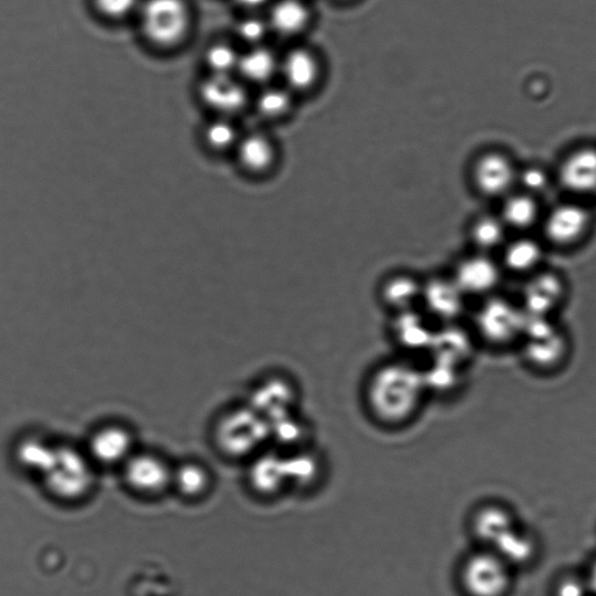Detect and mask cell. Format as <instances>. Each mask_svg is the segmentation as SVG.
Returning <instances> with one entry per match:
<instances>
[{
  "mask_svg": "<svg viewBox=\"0 0 596 596\" xmlns=\"http://www.w3.org/2000/svg\"><path fill=\"white\" fill-rule=\"evenodd\" d=\"M430 394L424 372L406 361H390L368 376L364 406L368 416L387 429H399L413 422Z\"/></svg>",
  "mask_w": 596,
  "mask_h": 596,
  "instance_id": "cell-1",
  "label": "cell"
},
{
  "mask_svg": "<svg viewBox=\"0 0 596 596\" xmlns=\"http://www.w3.org/2000/svg\"><path fill=\"white\" fill-rule=\"evenodd\" d=\"M214 441L225 457L250 461L272 442L271 424L247 403L218 418Z\"/></svg>",
  "mask_w": 596,
  "mask_h": 596,
  "instance_id": "cell-2",
  "label": "cell"
},
{
  "mask_svg": "<svg viewBox=\"0 0 596 596\" xmlns=\"http://www.w3.org/2000/svg\"><path fill=\"white\" fill-rule=\"evenodd\" d=\"M40 478L47 493L63 502L87 498L95 486L92 460L88 454L68 445H55L53 456Z\"/></svg>",
  "mask_w": 596,
  "mask_h": 596,
  "instance_id": "cell-3",
  "label": "cell"
},
{
  "mask_svg": "<svg viewBox=\"0 0 596 596\" xmlns=\"http://www.w3.org/2000/svg\"><path fill=\"white\" fill-rule=\"evenodd\" d=\"M140 17L144 34L156 46H175L189 30L190 14L183 0H147Z\"/></svg>",
  "mask_w": 596,
  "mask_h": 596,
  "instance_id": "cell-4",
  "label": "cell"
},
{
  "mask_svg": "<svg viewBox=\"0 0 596 596\" xmlns=\"http://www.w3.org/2000/svg\"><path fill=\"white\" fill-rule=\"evenodd\" d=\"M474 322L485 342L501 346L522 338L527 315L520 305L507 298L493 296L480 305Z\"/></svg>",
  "mask_w": 596,
  "mask_h": 596,
  "instance_id": "cell-5",
  "label": "cell"
},
{
  "mask_svg": "<svg viewBox=\"0 0 596 596\" xmlns=\"http://www.w3.org/2000/svg\"><path fill=\"white\" fill-rule=\"evenodd\" d=\"M459 583L468 596H502L510 584L509 565L495 552H474L461 563Z\"/></svg>",
  "mask_w": 596,
  "mask_h": 596,
  "instance_id": "cell-6",
  "label": "cell"
},
{
  "mask_svg": "<svg viewBox=\"0 0 596 596\" xmlns=\"http://www.w3.org/2000/svg\"><path fill=\"white\" fill-rule=\"evenodd\" d=\"M522 338L525 358L539 368L556 367L566 356V339L550 317L527 316Z\"/></svg>",
  "mask_w": 596,
  "mask_h": 596,
  "instance_id": "cell-7",
  "label": "cell"
},
{
  "mask_svg": "<svg viewBox=\"0 0 596 596\" xmlns=\"http://www.w3.org/2000/svg\"><path fill=\"white\" fill-rule=\"evenodd\" d=\"M247 482L260 499L274 500L290 491L287 454L266 449L248 461Z\"/></svg>",
  "mask_w": 596,
  "mask_h": 596,
  "instance_id": "cell-8",
  "label": "cell"
},
{
  "mask_svg": "<svg viewBox=\"0 0 596 596\" xmlns=\"http://www.w3.org/2000/svg\"><path fill=\"white\" fill-rule=\"evenodd\" d=\"M517 174L519 170L508 155L493 151L481 154L474 161L471 179L474 188L482 196L503 200L513 193L517 184Z\"/></svg>",
  "mask_w": 596,
  "mask_h": 596,
  "instance_id": "cell-9",
  "label": "cell"
},
{
  "mask_svg": "<svg viewBox=\"0 0 596 596\" xmlns=\"http://www.w3.org/2000/svg\"><path fill=\"white\" fill-rule=\"evenodd\" d=\"M592 215L583 204L564 202L555 205L545 216L543 233L553 246L571 247L590 231Z\"/></svg>",
  "mask_w": 596,
  "mask_h": 596,
  "instance_id": "cell-10",
  "label": "cell"
},
{
  "mask_svg": "<svg viewBox=\"0 0 596 596\" xmlns=\"http://www.w3.org/2000/svg\"><path fill=\"white\" fill-rule=\"evenodd\" d=\"M126 485L139 495L153 498L172 487L173 468L153 453H133L123 465Z\"/></svg>",
  "mask_w": 596,
  "mask_h": 596,
  "instance_id": "cell-11",
  "label": "cell"
},
{
  "mask_svg": "<svg viewBox=\"0 0 596 596\" xmlns=\"http://www.w3.org/2000/svg\"><path fill=\"white\" fill-rule=\"evenodd\" d=\"M501 266L491 254L474 253L460 259L451 278L465 296H488L499 287Z\"/></svg>",
  "mask_w": 596,
  "mask_h": 596,
  "instance_id": "cell-12",
  "label": "cell"
},
{
  "mask_svg": "<svg viewBox=\"0 0 596 596\" xmlns=\"http://www.w3.org/2000/svg\"><path fill=\"white\" fill-rule=\"evenodd\" d=\"M248 404L271 424L296 413V386L286 376L269 375L254 388Z\"/></svg>",
  "mask_w": 596,
  "mask_h": 596,
  "instance_id": "cell-13",
  "label": "cell"
},
{
  "mask_svg": "<svg viewBox=\"0 0 596 596\" xmlns=\"http://www.w3.org/2000/svg\"><path fill=\"white\" fill-rule=\"evenodd\" d=\"M465 297L451 276H432L423 282L421 303L425 312L444 325L456 323L463 315Z\"/></svg>",
  "mask_w": 596,
  "mask_h": 596,
  "instance_id": "cell-14",
  "label": "cell"
},
{
  "mask_svg": "<svg viewBox=\"0 0 596 596\" xmlns=\"http://www.w3.org/2000/svg\"><path fill=\"white\" fill-rule=\"evenodd\" d=\"M565 283L555 272H536L524 286L521 308L529 317H550L565 296Z\"/></svg>",
  "mask_w": 596,
  "mask_h": 596,
  "instance_id": "cell-15",
  "label": "cell"
},
{
  "mask_svg": "<svg viewBox=\"0 0 596 596\" xmlns=\"http://www.w3.org/2000/svg\"><path fill=\"white\" fill-rule=\"evenodd\" d=\"M557 176L567 193H596V148L581 147L567 155L559 165Z\"/></svg>",
  "mask_w": 596,
  "mask_h": 596,
  "instance_id": "cell-16",
  "label": "cell"
},
{
  "mask_svg": "<svg viewBox=\"0 0 596 596\" xmlns=\"http://www.w3.org/2000/svg\"><path fill=\"white\" fill-rule=\"evenodd\" d=\"M133 454L131 432L120 425H106L91 436L88 456L92 463L115 466L124 465Z\"/></svg>",
  "mask_w": 596,
  "mask_h": 596,
  "instance_id": "cell-17",
  "label": "cell"
},
{
  "mask_svg": "<svg viewBox=\"0 0 596 596\" xmlns=\"http://www.w3.org/2000/svg\"><path fill=\"white\" fill-rule=\"evenodd\" d=\"M239 166L253 177L267 176L278 165V149L262 134H251L239 140L236 147Z\"/></svg>",
  "mask_w": 596,
  "mask_h": 596,
  "instance_id": "cell-18",
  "label": "cell"
},
{
  "mask_svg": "<svg viewBox=\"0 0 596 596\" xmlns=\"http://www.w3.org/2000/svg\"><path fill=\"white\" fill-rule=\"evenodd\" d=\"M423 282L407 273H397L382 282L380 300L387 309L395 312L416 310L422 301Z\"/></svg>",
  "mask_w": 596,
  "mask_h": 596,
  "instance_id": "cell-19",
  "label": "cell"
},
{
  "mask_svg": "<svg viewBox=\"0 0 596 596\" xmlns=\"http://www.w3.org/2000/svg\"><path fill=\"white\" fill-rule=\"evenodd\" d=\"M200 92L203 102L221 113H236L246 104L244 89L230 75H211Z\"/></svg>",
  "mask_w": 596,
  "mask_h": 596,
  "instance_id": "cell-20",
  "label": "cell"
},
{
  "mask_svg": "<svg viewBox=\"0 0 596 596\" xmlns=\"http://www.w3.org/2000/svg\"><path fill=\"white\" fill-rule=\"evenodd\" d=\"M514 528L512 514L499 506L482 507L472 517V534L487 550H492Z\"/></svg>",
  "mask_w": 596,
  "mask_h": 596,
  "instance_id": "cell-21",
  "label": "cell"
},
{
  "mask_svg": "<svg viewBox=\"0 0 596 596\" xmlns=\"http://www.w3.org/2000/svg\"><path fill=\"white\" fill-rule=\"evenodd\" d=\"M290 491L310 492L323 475V460L308 446L287 452Z\"/></svg>",
  "mask_w": 596,
  "mask_h": 596,
  "instance_id": "cell-22",
  "label": "cell"
},
{
  "mask_svg": "<svg viewBox=\"0 0 596 596\" xmlns=\"http://www.w3.org/2000/svg\"><path fill=\"white\" fill-rule=\"evenodd\" d=\"M435 332L431 330L428 319L418 310L397 314L393 325L396 342L409 351L431 349Z\"/></svg>",
  "mask_w": 596,
  "mask_h": 596,
  "instance_id": "cell-23",
  "label": "cell"
},
{
  "mask_svg": "<svg viewBox=\"0 0 596 596\" xmlns=\"http://www.w3.org/2000/svg\"><path fill=\"white\" fill-rule=\"evenodd\" d=\"M502 251V265L515 274L536 273L543 261L542 245L530 237L507 241Z\"/></svg>",
  "mask_w": 596,
  "mask_h": 596,
  "instance_id": "cell-24",
  "label": "cell"
},
{
  "mask_svg": "<svg viewBox=\"0 0 596 596\" xmlns=\"http://www.w3.org/2000/svg\"><path fill=\"white\" fill-rule=\"evenodd\" d=\"M500 218L507 229L528 231L541 218V207L535 196L527 193H512L503 198Z\"/></svg>",
  "mask_w": 596,
  "mask_h": 596,
  "instance_id": "cell-25",
  "label": "cell"
},
{
  "mask_svg": "<svg viewBox=\"0 0 596 596\" xmlns=\"http://www.w3.org/2000/svg\"><path fill=\"white\" fill-rule=\"evenodd\" d=\"M212 478L207 467L194 463H184L173 470L172 487L183 498L197 500L210 491Z\"/></svg>",
  "mask_w": 596,
  "mask_h": 596,
  "instance_id": "cell-26",
  "label": "cell"
},
{
  "mask_svg": "<svg viewBox=\"0 0 596 596\" xmlns=\"http://www.w3.org/2000/svg\"><path fill=\"white\" fill-rule=\"evenodd\" d=\"M507 230L500 216L482 215L474 219L470 238L477 252L491 254L506 245Z\"/></svg>",
  "mask_w": 596,
  "mask_h": 596,
  "instance_id": "cell-27",
  "label": "cell"
},
{
  "mask_svg": "<svg viewBox=\"0 0 596 596\" xmlns=\"http://www.w3.org/2000/svg\"><path fill=\"white\" fill-rule=\"evenodd\" d=\"M491 551L509 566L527 564L535 556V542L524 531L514 528Z\"/></svg>",
  "mask_w": 596,
  "mask_h": 596,
  "instance_id": "cell-28",
  "label": "cell"
},
{
  "mask_svg": "<svg viewBox=\"0 0 596 596\" xmlns=\"http://www.w3.org/2000/svg\"><path fill=\"white\" fill-rule=\"evenodd\" d=\"M54 450L55 445L42 441L41 438L28 437L18 444L16 457L26 471H31L40 477L51 460Z\"/></svg>",
  "mask_w": 596,
  "mask_h": 596,
  "instance_id": "cell-29",
  "label": "cell"
},
{
  "mask_svg": "<svg viewBox=\"0 0 596 596\" xmlns=\"http://www.w3.org/2000/svg\"><path fill=\"white\" fill-rule=\"evenodd\" d=\"M307 21V10L297 0H281L273 7L271 24L276 32L292 34L301 30Z\"/></svg>",
  "mask_w": 596,
  "mask_h": 596,
  "instance_id": "cell-30",
  "label": "cell"
},
{
  "mask_svg": "<svg viewBox=\"0 0 596 596\" xmlns=\"http://www.w3.org/2000/svg\"><path fill=\"white\" fill-rule=\"evenodd\" d=\"M283 75L296 89L308 88L316 77V65L311 56L302 51L290 53L283 63Z\"/></svg>",
  "mask_w": 596,
  "mask_h": 596,
  "instance_id": "cell-31",
  "label": "cell"
},
{
  "mask_svg": "<svg viewBox=\"0 0 596 596\" xmlns=\"http://www.w3.org/2000/svg\"><path fill=\"white\" fill-rule=\"evenodd\" d=\"M276 62L271 52L264 48L253 49L239 59L238 69L248 80L265 82L275 72Z\"/></svg>",
  "mask_w": 596,
  "mask_h": 596,
  "instance_id": "cell-32",
  "label": "cell"
},
{
  "mask_svg": "<svg viewBox=\"0 0 596 596\" xmlns=\"http://www.w3.org/2000/svg\"><path fill=\"white\" fill-rule=\"evenodd\" d=\"M205 140L217 152L229 151V149L237 147L239 143L236 129L226 120H217V122L211 123L205 130Z\"/></svg>",
  "mask_w": 596,
  "mask_h": 596,
  "instance_id": "cell-33",
  "label": "cell"
},
{
  "mask_svg": "<svg viewBox=\"0 0 596 596\" xmlns=\"http://www.w3.org/2000/svg\"><path fill=\"white\" fill-rule=\"evenodd\" d=\"M239 56L229 45L218 44L208 49L205 61L212 70V75H230L238 68Z\"/></svg>",
  "mask_w": 596,
  "mask_h": 596,
  "instance_id": "cell-34",
  "label": "cell"
},
{
  "mask_svg": "<svg viewBox=\"0 0 596 596\" xmlns=\"http://www.w3.org/2000/svg\"><path fill=\"white\" fill-rule=\"evenodd\" d=\"M550 183L549 175L541 167L531 166L520 170L517 174V184H520L523 193L532 196L544 193Z\"/></svg>",
  "mask_w": 596,
  "mask_h": 596,
  "instance_id": "cell-35",
  "label": "cell"
},
{
  "mask_svg": "<svg viewBox=\"0 0 596 596\" xmlns=\"http://www.w3.org/2000/svg\"><path fill=\"white\" fill-rule=\"evenodd\" d=\"M290 99L285 91L271 89L261 94L258 109L261 115L268 118L280 117L289 109Z\"/></svg>",
  "mask_w": 596,
  "mask_h": 596,
  "instance_id": "cell-36",
  "label": "cell"
},
{
  "mask_svg": "<svg viewBox=\"0 0 596 596\" xmlns=\"http://www.w3.org/2000/svg\"><path fill=\"white\" fill-rule=\"evenodd\" d=\"M99 13L110 19H123L136 11L139 0H94Z\"/></svg>",
  "mask_w": 596,
  "mask_h": 596,
  "instance_id": "cell-37",
  "label": "cell"
},
{
  "mask_svg": "<svg viewBox=\"0 0 596 596\" xmlns=\"http://www.w3.org/2000/svg\"><path fill=\"white\" fill-rule=\"evenodd\" d=\"M237 32L241 40L255 44L264 38L266 25L260 19H245L239 24Z\"/></svg>",
  "mask_w": 596,
  "mask_h": 596,
  "instance_id": "cell-38",
  "label": "cell"
},
{
  "mask_svg": "<svg viewBox=\"0 0 596 596\" xmlns=\"http://www.w3.org/2000/svg\"><path fill=\"white\" fill-rule=\"evenodd\" d=\"M557 596H586L585 584L574 578H567L558 586Z\"/></svg>",
  "mask_w": 596,
  "mask_h": 596,
  "instance_id": "cell-39",
  "label": "cell"
},
{
  "mask_svg": "<svg viewBox=\"0 0 596 596\" xmlns=\"http://www.w3.org/2000/svg\"><path fill=\"white\" fill-rule=\"evenodd\" d=\"M236 2L244 7H248V9H253V7H259L266 2V0H236Z\"/></svg>",
  "mask_w": 596,
  "mask_h": 596,
  "instance_id": "cell-40",
  "label": "cell"
},
{
  "mask_svg": "<svg viewBox=\"0 0 596 596\" xmlns=\"http://www.w3.org/2000/svg\"><path fill=\"white\" fill-rule=\"evenodd\" d=\"M588 586H590L591 591L596 594V562L592 566L590 578H588Z\"/></svg>",
  "mask_w": 596,
  "mask_h": 596,
  "instance_id": "cell-41",
  "label": "cell"
}]
</instances>
